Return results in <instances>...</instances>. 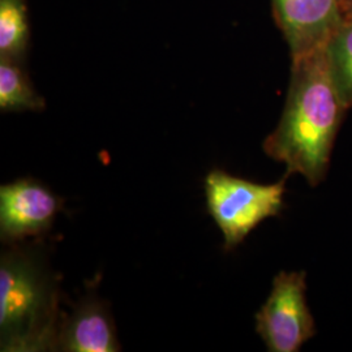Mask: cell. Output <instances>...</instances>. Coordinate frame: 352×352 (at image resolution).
<instances>
[{"label": "cell", "mask_w": 352, "mask_h": 352, "mask_svg": "<svg viewBox=\"0 0 352 352\" xmlns=\"http://www.w3.org/2000/svg\"><path fill=\"white\" fill-rule=\"evenodd\" d=\"M256 331L270 352H298L316 334V322L307 302L304 272H280L256 314Z\"/></svg>", "instance_id": "cell-4"}, {"label": "cell", "mask_w": 352, "mask_h": 352, "mask_svg": "<svg viewBox=\"0 0 352 352\" xmlns=\"http://www.w3.org/2000/svg\"><path fill=\"white\" fill-rule=\"evenodd\" d=\"M45 106V100L33 88L21 62L0 58V110L41 111Z\"/></svg>", "instance_id": "cell-8"}, {"label": "cell", "mask_w": 352, "mask_h": 352, "mask_svg": "<svg viewBox=\"0 0 352 352\" xmlns=\"http://www.w3.org/2000/svg\"><path fill=\"white\" fill-rule=\"evenodd\" d=\"M96 287L88 286L87 294L72 311L68 315L63 314L55 351H122L110 307L102 300Z\"/></svg>", "instance_id": "cell-6"}, {"label": "cell", "mask_w": 352, "mask_h": 352, "mask_svg": "<svg viewBox=\"0 0 352 352\" xmlns=\"http://www.w3.org/2000/svg\"><path fill=\"white\" fill-rule=\"evenodd\" d=\"M58 276L37 250L16 243L0 257V350L55 351L63 312Z\"/></svg>", "instance_id": "cell-2"}, {"label": "cell", "mask_w": 352, "mask_h": 352, "mask_svg": "<svg viewBox=\"0 0 352 352\" xmlns=\"http://www.w3.org/2000/svg\"><path fill=\"white\" fill-rule=\"evenodd\" d=\"M327 56L340 98L352 106V24L327 43Z\"/></svg>", "instance_id": "cell-10"}, {"label": "cell", "mask_w": 352, "mask_h": 352, "mask_svg": "<svg viewBox=\"0 0 352 352\" xmlns=\"http://www.w3.org/2000/svg\"><path fill=\"white\" fill-rule=\"evenodd\" d=\"M286 177L273 184H261L218 168L206 175V208L222 232L227 252L239 247L265 219L282 213Z\"/></svg>", "instance_id": "cell-3"}, {"label": "cell", "mask_w": 352, "mask_h": 352, "mask_svg": "<svg viewBox=\"0 0 352 352\" xmlns=\"http://www.w3.org/2000/svg\"><path fill=\"white\" fill-rule=\"evenodd\" d=\"M63 200L34 179H19L0 188V236L7 244L36 238L47 231Z\"/></svg>", "instance_id": "cell-5"}, {"label": "cell", "mask_w": 352, "mask_h": 352, "mask_svg": "<svg viewBox=\"0 0 352 352\" xmlns=\"http://www.w3.org/2000/svg\"><path fill=\"white\" fill-rule=\"evenodd\" d=\"M273 4L294 59L327 47L338 19L337 0H273Z\"/></svg>", "instance_id": "cell-7"}, {"label": "cell", "mask_w": 352, "mask_h": 352, "mask_svg": "<svg viewBox=\"0 0 352 352\" xmlns=\"http://www.w3.org/2000/svg\"><path fill=\"white\" fill-rule=\"evenodd\" d=\"M29 42L24 0H0V58L21 62Z\"/></svg>", "instance_id": "cell-9"}, {"label": "cell", "mask_w": 352, "mask_h": 352, "mask_svg": "<svg viewBox=\"0 0 352 352\" xmlns=\"http://www.w3.org/2000/svg\"><path fill=\"white\" fill-rule=\"evenodd\" d=\"M340 98L327 56V46L294 59L286 107L263 149L286 166V176L302 175L312 187L327 179L342 113Z\"/></svg>", "instance_id": "cell-1"}]
</instances>
